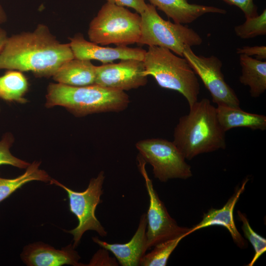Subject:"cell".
<instances>
[{"instance_id": "6da1fadb", "label": "cell", "mask_w": 266, "mask_h": 266, "mask_svg": "<svg viewBox=\"0 0 266 266\" xmlns=\"http://www.w3.org/2000/svg\"><path fill=\"white\" fill-rule=\"evenodd\" d=\"M74 58L69 44L59 42L40 24L33 32L7 37L0 52V69L30 71L37 77H49Z\"/></svg>"}, {"instance_id": "7a4b0ae2", "label": "cell", "mask_w": 266, "mask_h": 266, "mask_svg": "<svg viewBox=\"0 0 266 266\" xmlns=\"http://www.w3.org/2000/svg\"><path fill=\"white\" fill-rule=\"evenodd\" d=\"M181 117L173 133L174 144L186 159L226 147V132L218 122L216 107L203 98Z\"/></svg>"}, {"instance_id": "3957f363", "label": "cell", "mask_w": 266, "mask_h": 266, "mask_svg": "<svg viewBox=\"0 0 266 266\" xmlns=\"http://www.w3.org/2000/svg\"><path fill=\"white\" fill-rule=\"evenodd\" d=\"M124 91L93 84L72 86L51 83L47 88L45 105L61 106L77 117L103 112H119L130 103Z\"/></svg>"}, {"instance_id": "277c9868", "label": "cell", "mask_w": 266, "mask_h": 266, "mask_svg": "<svg viewBox=\"0 0 266 266\" xmlns=\"http://www.w3.org/2000/svg\"><path fill=\"white\" fill-rule=\"evenodd\" d=\"M143 63L146 76H152L164 88L175 90L186 99L189 107L198 100L200 83L187 60L166 48L149 46Z\"/></svg>"}, {"instance_id": "5b68a950", "label": "cell", "mask_w": 266, "mask_h": 266, "mask_svg": "<svg viewBox=\"0 0 266 266\" xmlns=\"http://www.w3.org/2000/svg\"><path fill=\"white\" fill-rule=\"evenodd\" d=\"M140 16L124 7L105 3L89 24L90 41L102 45L127 46L138 42Z\"/></svg>"}, {"instance_id": "8992f818", "label": "cell", "mask_w": 266, "mask_h": 266, "mask_svg": "<svg viewBox=\"0 0 266 266\" xmlns=\"http://www.w3.org/2000/svg\"><path fill=\"white\" fill-rule=\"evenodd\" d=\"M140 17L139 44L166 48L183 57L186 46L191 47L202 43V38L194 30L182 24L164 20L151 4H147Z\"/></svg>"}, {"instance_id": "52a82bcc", "label": "cell", "mask_w": 266, "mask_h": 266, "mask_svg": "<svg viewBox=\"0 0 266 266\" xmlns=\"http://www.w3.org/2000/svg\"><path fill=\"white\" fill-rule=\"evenodd\" d=\"M104 179V172L101 171L97 177L90 179L87 188L83 192L73 191L54 179L50 183L66 191L69 199V210L77 219L78 225L75 228L65 231L73 235L72 245L74 248L78 246L83 234L87 231H94L102 237L107 235V231L95 215L97 206L102 202L101 196Z\"/></svg>"}, {"instance_id": "ba28073f", "label": "cell", "mask_w": 266, "mask_h": 266, "mask_svg": "<svg viewBox=\"0 0 266 266\" xmlns=\"http://www.w3.org/2000/svg\"><path fill=\"white\" fill-rule=\"evenodd\" d=\"M135 147L142 159L152 166L154 177L161 182L192 176L191 166L173 142L148 138L137 141Z\"/></svg>"}, {"instance_id": "9c48e42d", "label": "cell", "mask_w": 266, "mask_h": 266, "mask_svg": "<svg viewBox=\"0 0 266 266\" xmlns=\"http://www.w3.org/2000/svg\"><path fill=\"white\" fill-rule=\"evenodd\" d=\"M138 167L144 178L149 199L146 214L147 247L150 249L162 242L190 234L191 228L181 227L168 213L166 206L154 188L145 169L146 162L137 157Z\"/></svg>"}, {"instance_id": "30bf717a", "label": "cell", "mask_w": 266, "mask_h": 266, "mask_svg": "<svg viewBox=\"0 0 266 266\" xmlns=\"http://www.w3.org/2000/svg\"><path fill=\"white\" fill-rule=\"evenodd\" d=\"M190 66L209 92L212 101L217 105L240 107V101L234 90L227 83L222 72V63L217 57L196 55L190 46L183 53Z\"/></svg>"}, {"instance_id": "8fae6325", "label": "cell", "mask_w": 266, "mask_h": 266, "mask_svg": "<svg viewBox=\"0 0 266 266\" xmlns=\"http://www.w3.org/2000/svg\"><path fill=\"white\" fill-rule=\"evenodd\" d=\"M147 82L143 61L121 60L116 64L96 66L95 84L100 86L125 92L144 86Z\"/></svg>"}, {"instance_id": "7c38bea8", "label": "cell", "mask_w": 266, "mask_h": 266, "mask_svg": "<svg viewBox=\"0 0 266 266\" xmlns=\"http://www.w3.org/2000/svg\"><path fill=\"white\" fill-rule=\"evenodd\" d=\"M69 43L74 58L80 60H97L103 64L111 63L120 59H136L143 61L146 50L141 48L127 46L116 47H102L84 39L82 34L69 38Z\"/></svg>"}, {"instance_id": "4fadbf2b", "label": "cell", "mask_w": 266, "mask_h": 266, "mask_svg": "<svg viewBox=\"0 0 266 266\" xmlns=\"http://www.w3.org/2000/svg\"><path fill=\"white\" fill-rule=\"evenodd\" d=\"M72 244L57 249L42 242L26 245L20 255L23 263L28 266H86L79 262L81 259Z\"/></svg>"}, {"instance_id": "5bb4252c", "label": "cell", "mask_w": 266, "mask_h": 266, "mask_svg": "<svg viewBox=\"0 0 266 266\" xmlns=\"http://www.w3.org/2000/svg\"><path fill=\"white\" fill-rule=\"evenodd\" d=\"M147 219L146 213L140 218L137 229L131 238L125 243H109L93 237L94 242L115 257L122 266H138L140 261L148 250L146 237Z\"/></svg>"}, {"instance_id": "9a60e30c", "label": "cell", "mask_w": 266, "mask_h": 266, "mask_svg": "<svg viewBox=\"0 0 266 266\" xmlns=\"http://www.w3.org/2000/svg\"><path fill=\"white\" fill-rule=\"evenodd\" d=\"M246 178L240 187L235 190L232 197L220 209L211 208L204 213L201 221L191 228L190 234L195 231L212 226H221L225 227L230 233L234 242L240 248L246 246V242L237 230L233 219V210L241 194L245 190L248 181Z\"/></svg>"}, {"instance_id": "2e32d148", "label": "cell", "mask_w": 266, "mask_h": 266, "mask_svg": "<svg viewBox=\"0 0 266 266\" xmlns=\"http://www.w3.org/2000/svg\"><path fill=\"white\" fill-rule=\"evenodd\" d=\"M151 4L163 11L174 23L189 24L208 13L225 14V9L218 7L192 4L187 0H149Z\"/></svg>"}, {"instance_id": "e0dca14e", "label": "cell", "mask_w": 266, "mask_h": 266, "mask_svg": "<svg viewBox=\"0 0 266 266\" xmlns=\"http://www.w3.org/2000/svg\"><path fill=\"white\" fill-rule=\"evenodd\" d=\"M96 66L90 60L72 59L63 64L52 76L58 83L72 86L95 84Z\"/></svg>"}, {"instance_id": "ac0fdd59", "label": "cell", "mask_w": 266, "mask_h": 266, "mask_svg": "<svg viewBox=\"0 0 266 266\" xmlns=\"http://www.w3.org/2000/svg\"><path fill=\"white\" fill-rule=\"evenodd\" d=\"M216 111L219 124L225 132L237 127L253 130L266 129V116L264 115L249 113L240 108L226 105H217Z\"/></svg>"}, {"instance_id": "d6986e66", "label": "cell", "mask_w": 266, "mask_h": 266, "mask_svg": "<svg viewBox=\"0 0 266 266\" xmlns=\"http://www.w3.org/2000/svg\"><path fill=\"white\" fill-rule=\"evenodd\" d=\"M240 82L250 88V95L258 98L266 90V62L240 54Z\"/></svg>"}, {"instance_id": "ffe728a7", "label": "cell", "mask_w": 266, "mask_h": 266, "mask_svg": "<svg viewBox=\"0 0 266 266\" xmlns=\"http://www.w3.org/2000/svg\"><path fill=\"white\" fill-rule=\"evenodd\" d=\"M40 162L34 161L26 168L24 173L13 178L0 176V203L25 184L38 181L50 183L52 178L48 173L39 168Z\"/></svg>"}, {"instance_id": "44dd1931", "label": "cell", "mask_w": 266, "mask_h": 266, "mask_svg": "<svg viewBox=\"0 0 266 266\" xmlns=\"http://www.w3.org/2000/svg\"><path fill=\"white\" fill-rule=\"evenodd\" d=\"M28 82L22 71L9 70L0 76V98L8 101L25 103Z\"/></svg>"}, {"instance_id": "7402d4cb", "label": "cell", "mask_w": 266, "mask_h": 266, "mask_svg": "<svg viewBox=\"0 0 266 266\" xmlns=\"http://www.w3.org/2000/svg\"><path fill=\"white\" fill-rule=\"evenodd\" d=\"M184 237L181 236L157 244L149 253L141 259V266H165L174 249Z\"/></svg>"}, {"instance_id": "603a6c76", "label": "cell", "mask_w": 266, "mask_h": 266, "mask_svg": "<svg viewBox=\"0 0 266 266\" xmlns=\"http://www.w3.org/2000/svg\"><path fill=\"white\" fill-rule=\"evenodd\" d=\"M234 31L236 35L242 39L266 35V10L254 17L246 18L243 24L234 27Z\"/></svg>"}, {"instance_id": "cb8c5ba5", "label": "cell", "mask_w": 266, "mask_h": 266, "mask_svg": "<svg viewBox=\"0 0 266 266\" xmlns=\"http://www.w3.org/2000/svg\"><path fill=\"white\" fill-rule=\"evenodd\" d=\"M237 214L240 220L242 223V230L245 237L251 243L255 251V254L251 262L247 265L252 266L258 258L266 251V239L259 235L251 227L246 216L239 211Z\"/></svg>"}, {"instance_id": "d4e9b609", "label": "cell", "mask_w": 266, "mask_h": 266, "mask_svg": "<svg viewBox=\"0 0 266 266\" xmlns=\"http://www.w3.org/2000/svg\"><path fill=\"white\" fill-rule=\"evenodd\" d=\"M13 142L14 137L10 133L5 134L0 141V166L10 165L26 169L30 163L15 157L10 151Z\"/></svg>"}, {"instance_id": "484cf974", "label": "cell", "mask_w": 266, "mask_h": 266, "mask_svg": "<svg viewBox=\"0 0 266 266\" xmlns=\"http://www.w3.org/2000/svg\"><path fill=\"white\" fill-rule=\"evenodd\" d=\"M226 3L236 6L243 12L246 18L254 17L258 15V7L253 0H222Z\"/></svg>"}, {"instance_id": "4316f807", "label": "cell", "mask_w": 266, "mask_h": 266, "mask_svg": "<svg viewBox=\"0 0 266 266\" xmlns=\"http://www.w3.org/2000/svg\"><path fill=\"white\" fill-rule=\"evenodd\" d=\"M116 260L109 257L108 250L101 248L93 256L86 266H118Z\"/></svg>"}, {"instance_id": "83f0119b", "label": "cell", "mask_w": 266, "mask_h": 266, "mask_svg": "<svg viewBox=\"0 0 266 266\" xmlns=\"http://www.w3.org/2000/svg\"><path fill=\"white\" fill-rule=\"evenodd\" d=\"M236 53L238 54H244L248 56H255L258 60H265L266 59V46H244L241 48L236 49Z\"/></svg>"}, {"instance_id": "f1b7e54d", "label": "cell", "mask_w": 266, "mask_h": 266, "mask_svg": "<svg viewBox=\"0 0 266 266\" xmlns=\"http://www.w3.org/2000/svg\"><path fill=\"white\" fill-rule=\"evenodd\" d=\"M107 2L114 4L116 5L124 7L127 6L134 9L137 13L141 14L147 7V4L145 0H106Z\"/></svg>"}, {"instance_id": "f546056e", "label": "cell", "mask_w": 266, "mask_h": 266, "mask_svg": "<svg viewBox=\"0 0 266 266\" xmlns=\"http://www.w3.org/2000/svg\"><path fill=\"white\" fill-rule=\"evenodd\" d=\"M7 37L6 32L0 27V52L3 47Z\"/></svg>"}, {"instance_id": "4dcf8cb0", "label": "cell", "mask_w": 266, "mask_h": 266, "mask_svg": "<svg viewBox=\"0 0 266 266\" xmlns=\"http://www.w3.org/2000/svg\"><path fill=\"white\" fill-rule=\"evenodd\" d=\"M6 19V14L0 4V25L5 22Z\"/></svg>"}]
</instances>
